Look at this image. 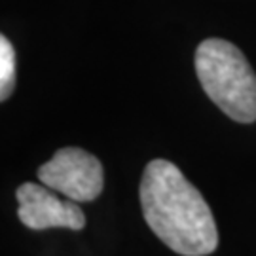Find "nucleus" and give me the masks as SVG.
<instances>
[{"label": "nucleus", "instance_id": "1", "mask_svg": "<svg viewBox=\"0 0 256 256\" xmlns=\"http://www.w3.org/2000/svg\"><path fill=\"white\" fill-rule=\"evenodd\" d=\"M140 207L160 241L182 256H207L218 247V230L200 190L167 160H152L140 180Z\"/></svg>", "mask_w": 256, "mask_h": 256}, {"label": "nucleus", "instance_id": "2", "mask_svg": "<svg viewBox=\"0 0 256 256\" xmlns=\"http://www.w3.org/2000/svg\"><path fill=\"white\" fill-rule=\"evenodd\" d=\"M196 74L209 99L239 124L256 122V74L238 46L207 38L196 50Z\"/></svg>", "mask_w": 256, "mask_h": 256}, {"label": "nucleus", "instance_id": "3", "mask_svg": "<svg viewBox=\"0 0 256 256\" xmlns=\"http://www.w3.org/2000/svg\"><path fill=\"white\" fill-rule=\"evenodd\" d=\"M38 180L66 200L86 203L97 200L104 186L101 162L88 150L66 146L38 167Z\"/></svg>", "mask_w": 256, "mask_h": 256}, {"label": "nucleus", "instance_id": "4", "mask_svg": "<svg viewBox=\"0 0 256 256\" xmlns=\"http://www.w3.org/2000/svg\"><path fill=\"white\" fill-rule=\"evenodd\" d=\"M16 198L19 202V220L30 230L66 228L78 232L86 226V214L80 205L72 200H61L46 184H21Z\"/></svg>", "mask_w": 256, "mask_h": 256}, {"label": "nucleus", "instance_id": "5", "mask_svg": "<svg viewBox=\"0 0 256 256\" xmlns=\"http://www.w3.org/2000/svg\"><path fill=\"white\" fill-rule=\"evenodd\" d=\"M16 88V52L8 38L0 36V99L8 101Z\"/></svg>", "mask_w": 256, "mask_h": 256}]
</instances>
